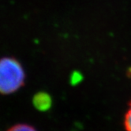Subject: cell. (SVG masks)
<instances>
[{"label":"cell","instance_id":"1","mask_svg":"<svg viewBox=\"0 0 131 131\" xmlns=\"http://www.w3.org/2000/svg\"><path fill=\"white\" fill-rule=\"evenodd\" d=\"M25 74L21 63L11 57L0 59V93L15 92L24 85Z\"/></svg>","mask_w":131,"mask_h":131},{"label":"cell","instance_id":"2","mask_svg":"<svg viewBox=\"0 0 131 131\" xmlns=\"http://www.w3.org/2000/svg\"><path fill=\"white\" fill-rule=\"evenodd\" d=\"M33 104L39 110H46L51 105V98L48 94L40 92L36 94L33 98Z\"/></svg>","mask_w":131,"mask_h":131},{"label":"cell","instance_id":"3","mask_svg":"<svg viewBox=\"0 0 131 131\" xmlns=\"http://www.w3.org/2000/svg\"><path fill=\"white\" fill-rule=\"evenodd\" d=\"M7 131H36V129L30 125L17 124L10 127Z\"/></svg>","mask_w":131,"mask_h":131},{"label":"cell","instance_id":"4","mask_svg":"<svg viewBox=\"0 0 131 131\" xmlns=\"http://www.w3.org/2000/svg\"><path fill=\"white\" fill-rule=\"evenodd\" d=\"M124 127L126 131H131V100L129 104L128 109L125 114Z\"/></svg>","mask_w":131,"mask_h":131}]
</instances>
